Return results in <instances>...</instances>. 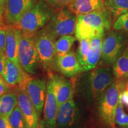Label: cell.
<instances>
[{
  "mask_svg": "<svg viewBox=\"0 0 128 128\" xmlns=\"http://www.w3.org/2000/svg\"><path fill=\"white\" fill-rule=\"evenodd\" d=\"M29 76L20 65H17L6 59L3 78L9 87H16L24 90Z\"/></svg>",
  "mask_w": 128,
  "mask_h": 128,
  "instance_id": "obj_12",
  "label": "cell"
},
{
  "mask_svg": "<svg viewBox=\"0 0 128 128\" xmlns=\"http://www.w3.org/2000/svg\"><path fill=\"white\" fill-rule=\"evenodd\" d=\"M117 128V127H116V126H114V127H113V128Z\"/></svg>",
  "mask_w": 128,
  "mask_h": 128,
  "instance_id": "obj_36",
  "label": "cell"
},
{
  "mask_svg": "<svg viewBox=\"0 0 128 128\" xmlns=\"http://www.w3.org/2000/svg\"><path fill=\"white\" fill-rule=\"evenodd\" d=\"M7 24L0 28V52L4 53L6 52V43H7V33L6 28Z\"/></svg>",
  "mask_w": 128,
  "mask_h": 128,
  "instance_id": "obj_29",
  "label": "cell"
},
{
  "mask_svg": "<svg viewBox=\"0 0 128 128\" xmlns=\"http://www.w3.org/2000/svg\"><path fill=\"white\" fill-rule=\"evenodd\" d=\"M4 25L6 24L4 23V20H1V19H0V28H1V27L4 26Z\"/></svg>",
  "mask_w": 128,
  "mask_h": 128,
  "instance_id": "obj_34",
  "label": "cell"
},
{
  "mask_svg": "<svg viewBox=\"0 0 128 128\" xmlns=\"http://www.w3.org/2000/svg\"><path fill=\"white\" fill-rule=\"evenodd\" d=\"M113 28L128 36V12L120 16L114 21Z\"/></svg>",
  "mask_w": 128,
  "mask_h": 128,
  "instance_id": "obj_27",
  "label": "cell"
},
{
  "mask_svg": "<svg viewBox=\"0 0 128 128\" xmlns=\"http://www.w3.org/2000/svg\"><path fill=\"white\" fill-rule=\"evenodd\" d=\"M76 38L72 35H65L58 38L55 42V51L57 58L66 55L71 50Z\"/></svg>",
  "mask_w": 128,
  "mask_h": 128,
  "instance_id": "obj_23",
  "label": "cell"
},
{
  "mask_svg": "<svg viewBox=\"0 0 128 128\" xmlns=\"http://www.w3.org/2000/svg\"><path fill=\"white\" fill-rule=\"evenodd\" d=\"M18 106L24 118L28 128H39L38 112L24 90L17 87Z\"/></svg>",
  "mask_w": 128,
  "mask_h": 128,
  "instance_id": "obj_11",
  "label": "cell"
},
{
  "mask_svg": "<svg viewBox=\"0 0 128 128\" xmlns=\"http://www.w3.org/2000/svg\"><path fill=\"white\" fill-rule=\"evenodd\" d=\"M18 105L17 94L7 92L0 97V116L8 119L11 113Z\"/></svg>",
  "mask_w": 128,
  "mask_h": 128,
  "instance_id": "obj_20",
  "label": "cell"
},
{
  "mask_svg": "<svg viewBox=\"0 0 128 128\" xmlns=\"http://www.w3.org/2000/svg\"></svg>",
  "mask_w": 128,
  "mask_h": 128,
  "instance_id": "obj_38",
  "label": "cell"
},
{
  "mask_svg": "<svg viewBox=\"0 0 128 128\" xmlns=\"http://www.w3.org/2000/svg\"><path fill=\"white\" fill-rule=\"evenodd\" d=\"M24 90L39 115L44 110L46 97L47 84L44 80L28 78Z\"/></svg>",
  "mask_w": 128,
  "mask_h": 128,
  "instance_id": "obj_10",
  "label": "cell"
},
{
  "mask_svg": "<svg viewBox=\"0 0 128 128\" xmlns=\"http://www.w3.org/2000/svg\"><path fill=\"white\" fill-rule=\"evenodd\" d=\"M9 86L2 76H0V97L8 92Z\"/></svg>",
  "mask_w": 128,
  "mask_h": 128,
  "instance_id": "obj_30",
  "label": "cell"
},
{
  "mask_svg": "<svg viewBox=\"0 0 128 128\" xmlns=\"http://www.w3.org/2000/svg\"><path fill=\"white\" fill-rule=\"evenodd\" d=\"M78 16L68 7L57 11L44 29L56 40L65 35L76 33Z\"/></svg>",
  "mask_w": 128,
  "mask_h": 128,
  "instance_id": "obj_4",
  "label": "cell"
},
{
  "mask_svg": "<svg viewBox=\"0 0 128 128\" xmlns=\"http://www.w3.org/2000/svg\"><path fill=\"white\" fill-rule=\"evenodd\" d=\"M78 118V109L73 98L70 99L59 107L57 113L58 128H71Z\"/></svg>",
  "mask_w": 128,
  "mask_h": 128,
  "instance_id": "obj_14",
  "label": "cell"
},
{
  "mask_svg": "<svg viewBox=\"0 0 128 128\" xmlns=\"http://www.w3.org/2000/svg\"><path fill=\"white\" fill-rule=\"evenodd\" d=\"M50 80L59 107L65 102L73 98L74 88L70 80L58 75L52 76Z\"/></svg>",
  "mask_w": 128,
  "mask_h": 128,
  "instance_id": "obj_16",
  "label": "cell"
},
{
  "mask_svg": "<svg viewBox=\"0 0 128 128\" xmlns=\"http://www.w3.org/2000/svg\"><path fill=\"white\" fill-rule=\"evenodd\" d=\"M36 2L37 0H7L4 12V18L7 24L16 25Z\"/></svg>",
  "mask_w": 128,
  "mask_h": 128,
  "instance_id": "obj_9",
  "label": "cell"
},
{
  "mask_svg": "<svg viewBox=\"0 0 128 128\" xmlns=\"http://www.w3.org/2000/svg\"><path fill=\"white\" fill-rule=\"evenodd\" d=\"M124 89L122 80H116L100 97L98 114L101 121L110 128L115 126V118L119 96Z\"/></svg>",
  "mask_w": 128,
  "mask_h": 128,
  "instance_id": "obj_3",
  "label": "cell"
},
{
  "mask_svg": "<svg viewBox=\"0 0 128 128\" xmlns=\"http://www.w3.org/2000/svg\"><path fill=\"white\" fill-rule=\"evenodd\" d=\"M68 8L76 15H82L105 8L104 0H74Z\"/></svg>",
  "mask_w": 128,
  "mask_h": 128,
  "instance_id": "obj_18",
  "label": "cell"
},
{
  "mask_svg": "<svg viewBox=\"0 0 128 128\" xmlns=\"http://www.w3.org/2000/svg\"><path fill=\"white\" fill-rule=\"evenodd\" d=\"M104 36H97L90 39V49L84 72L93 70L97 66L102 56V44Z\"/></svg>",
  "mask_w": 128,
  "mask_h": 128,
  "instance_id": "obj_19",
  "label": "cell"
},
{
  "mask_svg": "<svg viewBox=\"0 0 128 128\" xmlns=\"http://www.w3.org/2000/svg\"><path fill=\"white\" fill-rule=\"evenodd\" d=\"M116 124L118 126V128H128V114L120 100L116 113L115 125Z\"/></svg>",
  "mask_w": 128,
  "mask_h": 128,
  "instance_id": "obj_26",
  "label": "cell"
},
{
  "mask_svg": "<svg viewBox=\"0 0 128 128\" xmlns=\"http://www.w3.org/2000/svg\"><path fill=\"white\" fill-rule=\"evenodd\" d=\"M56 12V11L44 0H39L24 14L18 23L12 26L23 34L34 36L45 26Z\"/></svg>",
  "mask_w": 128,
  "mask_h": 128,
  "instance_id": "obj_2",
  "label": "cell"
},
{
  "mask_svg": "<svg viewBox=\"0 0 128 128\" xmlns=\"http://www.w3.org/2000/svg\"><path fill=\"white\" fill-rule=\"evenodd\" d=\"M56 40L44 28L40 30L36 35V47L40 62L45 69H51L56 66Z\"/></svg>",
  "mask_w": 128,
  "mask_h": 128,
  "instance_id": "obj_7",
  "label": "cell"
},
{
  "mask_svg": "<svg viewBox=\"0 0 128 128\" xmlns=\"http://www.w3.org/2000/svg\"><path fill=\"white\" fill-rule=\"evenodd\" d=\"M113 22L112 15L106 8L90 13L78 15L76 38L81 39H92L103 36L109 31Z\"/></svg>",
  "mask_w": 128,
  "mask_h": 128,
  "instance_id": "obj_1",
  "label": "cell"
},
{
  "mask_svg": "<svg viewBox=\"0 0 128 128\" xmlns=\"http://www.w3.org/2000/svg\"><path fill=\"white\" fill-rule=\"evenodd\" d=\"M125 90H128V84H126V87H125V88H124Z\"/></svg>",
  "mask_w": 128,
  "mask_h": 128,
  "instance_id": "obj_35",
  "label": "cell"
},
{
  "mask_svg": "<svg viewBox=\"0 0 128 128\" xmlns=\"http://www.w3.org/2000/svg\"><path fill=\"white\" fill-rule=\"evenodd\" d=\"M0 128H12L7 118L0 116Z\"/></svg>",
  "mask_w": 128,
  "mask_h": 128,
  "instance_id": "obj_32",
  "label": "cell"
},
{
  "mask_svg": "<svg viewBox=\"0 0 128 128\" xmlns=\"http://www.w3.org/2000/svg\"><path fill=\"white\" fill-rule=\"evenodd\" d=\"M114 81V75L108 66L93 69L90 76L91 92L93 98L100 97Z\"/></svg>",
  "mask_w": 128,
  "mask_h": 128,
  "instance_id": "obj_8",
  "label": "cell"
},
{
  "mask_svg": "<svg viewBox=\"0 0 128 128\" xmlns=\"http://www.w3.org/2000/svg\"><path fill=\"white\" fill-rule=\"evenodd\" d=\"M18 60L21 66L26 72L32 75L37 73L40 62L37 50L36 36H28L20 32Z\"/></svg>",
  "mask_w": 128,
  "mask_h": 128,
  "instance_id": "obj_5",
  "label": "cell"
},
{
  "mask_svg": "<svg viewBox=\"0 0 128 128\" xmlns=\"http://www.w3.org/2000/svg\"><path fill=\"white\" fill-rule=\"evenodd\" d=\"M113 73L115 79L122 80L128 78V48L124 49L113 65Z\"/></svg>",
  "mask_w": 128,
  "mask_h": 128,
  "instance_id": "obj_21",
  "label": "cell"
},
{
  "mask_svg": "<svg viewBox=\"0 0 128 128\" xmlns=\"http://www.w3.org/2000/svg\"><path fill=\"white\" fill-rule=\"evenodd\" d=\"M58 104L50 79L47 83L46 97L44 108V120L48 128H58L56 118Z\"/></svg>",
  "mask_w": 128,
  "mask_h": 128,
  "instance_id": "obj_13",
  "label": "cell"
},
{
  "mask_svg": "<svg viewBox=\"0 0 128 128\" xmlns=\"http://www.w3.org/2000/svg\"><path fill=\"white\" fill-rule=\"evenodd\" d=\"M126 36L121 32L112 30L104 38L102 44L101 64L113 65L124 50Z\"/></svg>",
  "mask_w": 128,
  "mask_h": 128,
  "instance_id": "obj_6",
  "label": "cell"
},
{
  "mask_svg": "<svg viewBox=\"0 0 128 128\" xmlns=\"http://www.w3.org/2000/svg\"><path fill=\"white\" fill-rule=\"evenodd\" d=\"M90 49V39L79 40V44L76 50V55L82 67L83 72L87 63Z\"/></svg>",
  "mask_w": 128,
  "mask_h": 128,
  "instance_id": "obj_24",
  "label": "cell"
},
{
  "mask_svg": "<svg viewBox=\"0 0 128 128\" xmlns=\"http://www.w3.org/2000/svg\"><path fill=\"white\" fill-rule=\"evenodd\" d=\"M4 1H5V2H6V1H7V0H4Z\"/></svg>",
  "mask_w": 128,
  "mask_h": 128,
  "instance_id": "obj_37",
  "label": "cell"
},
{
  "mask_svg": "<svg viewBox=\"0 0 128 128\" xmlns=\"http://www.w3.org/2000/svg\"><path fill=\"white\" fill-rule=\"evenodd\" d=\"M55 66L58 71L68 77H72L83 72L76 53L70 50L66 55L57 58Z\"/></svg>",
  "mask_w": 128,
  "mask_h": 128,
  "instance_id": "obj_15",
  "label": "cell"
},
{
  "mask_svg": "<svg viewBox=\"0 0 128 128\" xmlns=\"http://www.w3.org/2000/svg\"><path fill=\"white\" fill-rule=\"evenodd\" d=\"M5 1L4 0H0V19L4 20V12L5 9Z\"/></svg>",
  "mask_w": 128,
  "mask_h": 128,
  "instance_id": "obj_33",
  "label": "cell"
},
{
  "mask_svg": "<svg viewBox=\"0 0 128 128\" xmlns=\"http://www.w3.org/2000/svg\"><path fill=\"white\" fill-rule=\"evenodd\" d=\"M6 29L7 33V43L5 52L6 58L16 65H20L18 60V46L20 32L14 27L10 25H7Z\"/></svg>",
  "mask_w": 128,
  "mask_h": 128,
  "instance_id": "obj_17",
  "label": "cell"
},
{
  "mask_svg": "<svg viewBox=\"0 0 128 128\" xmlns=\"http://www.w3.org/2000/svg\"><path fill=\"white\" fill-rule=\"evenodd\" d=\"M56 11L67 8L74 0H44Z\"/></svg>",
  "mask_w": 128,
  "mask_h": 128,
  "instance_id": "obj_28",
  "label": "cell"
},
{
  "mask_svg": "<svg viewBox=\"0 0 128 128\" xmlns=\"http://www.w3.org/2000/svg\"><path fill=\"white\" fill-rule=\"evenodd\" d=\"M6 54L4 53L0 52V76L3 78L4 76L5 66H6Z\"/></svg>",
  "mask_w": 128,
  "mask_h": 128,
  "instance_id": "obj_31",
  "label": "cell"
},
{
  "mask_svg": "<svg viewBox=\"0 0 128 128\" xmlns=\"http://www.w3.org/2000/svg\"><path fill=\"white\" fill-rule=\"evenodd\" d=\"M8 120L12 128H28L24 118L18 105L11 113Z\"/></svg>",
  "mask_w": 128,
  "mask_h": 128,
  "instance_id": "obj_25",
  "label": "cell"
},
{
  "mask_svg": "<svg viewBox=\"0 0 128 128\" xmlns=\"http://www.w3.org/2000/svg\"><path fill=\"white\" fill-rule=\"evenodd\" d=\"M105 7L111 12L113 21L128 12V0H104Z\"/></svg>",
  "mask_w": 128,
  "mask_h": 128,
  "instance_id": "obj_22",
  "label": "cell"
}]
</instances>
